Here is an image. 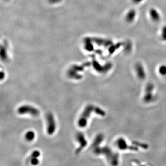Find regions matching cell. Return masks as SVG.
Listing matches in <instances>:
<instances>
[{
  "instance_id": "6da1fadb",
  "label": "cell",
  "mask_w": 166,
  "mask_h": 166,
  "mask_svg": "<svg viewBox=\"0 0 166 166\" xmlns=\"http://www.w3.org/2000/svg\"><path fill=\"white\" fill-rule=\"evenodd\" d=\"M96 108L93 105H89L85 108L78 120V126L81 128L85 127L87 125L88 119L93 111L96 112Z\"/></svg>"
},
{
  "instance_id": "9a60e30c",
  "label": "cell",
  "mask_w": 166,
  "mask_h": 166,
  "mask_svg": "<svg viewBox=\"0 0 166 166\" xmlns=\"http://www.w3.org/2000/svg\"><path fill=\"white\" fill-rule=\"evenodd\" d=\"M4 78V73H3L1 72V79L2 80Z\"/></svg>"
},
{
  "instance_id": "277c9868",
  "label": "cell",
  "mask_w": 166,
  "mask_h": 166,
  "mask_svg": "<svg viewBox=\"0 0 166 166\" xmlns=\"http://www.w3.org/2000/svg\"><path fill=\"white\" fill-rule=\"evenodd\" d=\"M76 138L80 144L79 147L78 148H77L75 151L76 154H78L87 145V142L84 137V135L82 132H79L77 133Z\"/></svg>"
},
{
  "instance_id": "5bb4252c",
  "label": "cell",
  "mask_w": 166,
  "mask_h": 166,
  "mask_svg": "<svg viewBox=\"0 0 166 166\" xmlns=\"http://www.w3.org/2000/svg\"><path fill=\"white\" fill-rule=\"evenodd\" d=\"M143 0H132V2L133 3H135V4H138V3H140L142 2Z\"/></svg>"
},
{
  "instance_id": "5b68a950",
  "label": "cell",
  "mask_w": 166,
  "mask_h": 166,
  "mask_svg": "<svg viewBox=\"0 0 166 166\" xmlns=\"http://www.w3.org/2000/svg\"><path fill=\"white\" fill-rule=\"evenodd\" d=\"M136 16V12L134 9L129 10L126 16V20L128 23H132L134 21Z\"/></svg>"
},
{
  "instance_id": "ba28073f",
  "label": "cell",
  "mask_w": 166,
  "mask_h": 166,
  "mask_svg": "<svg viewBox=\"0 0 166 166\" xmlns=\"http://www.w3.org/2000/svg\"><path fill=\"white\" fill-rule=\"evenodd\" d=\"M102 136L101 135H99L97 136V137L96 138L95 141H94L93 143V146L94 148H95L97 145L100 144V143L102 142Z\"/></svg>"
},
{
  "instance_id": "7c38bea8",
  "label": "cell",
  "mask_w": 166,
  "mask_h": 166,
  "mask_svg": "<svg viewBox=\"0 0 166 166\" xmlns=\"http://www.w3.org/2000/svg\"><path fill=\"white\" fill-rule=\"evenodd\" d=\"M40 153L38 150H35L34 152H32L31 154V157H37L38 158L40 156Z\"/></svg>"
},
{
  "instance_id": "30bf717a",
  "label": "cell",
  "mask_w": 166,
  "mask_h": 166,
  "mask_svg": "<svg viewBox=\"0 0 166 166\" xmlns=\"http://www.w3.org/2000/svg\"><path fill=\"white\" fill-rule=\"evenodd\" d=\"M121 45V43H117V44H115L114 46L112 47V49H110V52H111V53H113L115 50H117L118 49H119V48Z\"/></svg>"
},
{
  "instance_id": "4fadbf2b",
  "label": "cell",
  "mask_w": 166,
  "mask_h": 166,
  "mask_svg": "<svg viewBox=\"0 0 166 166\" xmlns=\"http://www.w3.org/2000/svg\"><path fill=\"white\" fill-rule=\"evenodd\" d=\"M160 71L162 72V73L166 72V67L165 66H162L160 68Z\"/></svg>"
},
{
  "instance_id": "7a4b0ae2",
  "label": "cell",
  "mask_w": 166,
  "mask_h": 166,
  "mask_svg": "<svg viewBox=\"0 0 166 166\" xmlns=\"http://www.w3.org/2000/svg\"><path fill=\"white\" fill-rule=\"evenodd\" d=\"M19 114H30L34 116L39 115L40 112L38 109L30 105H23L18 109Z\"/></svg>"
},
{
  "instance_id": "9c48e42d",
  "label": "cell",
  "mask_w": 166,
  "mask_h": 166,
  "mask_svg": "<svg viewBox=\"0 0 166 166\" xmlns=\"http://www.w3.org/2000/svg\"><path fill=\"white\" fill-rule=\"evenodd\" d=\"M162 39L164 41H166V25L162 28L161 32Z\"/></svg>"
},
{
  "instance_id": "8992f818",
  "label": "cell",
  "mask_w": 166,
  "mask_h": 166,
  "mask_svg": "<svg viewBox=\"0 0 166 166\" xmlns=\"http://www.w3.org/2000/svg\"><path fill=\"white\" fill-rule=\"evenodd\" d=\"M150 15L151 19L154 21L158 22L161 19L160 13L156 9L152 8L150 11Z\"/></svg>"
},
{
  "instance_id": "8fae6325",
  "label": "cell",
  "mask_w": 166,
  "mask_h": 166,
  "mask_svg": "<svg viewBox=\"0 0 166 166\" xmlns=\"http://www.w3.org/2000/svg\"><path fill=\"white\" fill-rule=\"evenodd\" d=\"M31 162L33 165H37L39 163V160L37 157H31Z\"/></svg>"
},
{
  "instance_id": "3957f363",
  "label": "cell",
  "mask_w": 166,
  "mask_h": 166,
  "mask_svg": "<svg viewBox=\"0 0 166 166\" xmlns=\"http://www.w3.org/2000/svg\"><path fill=\"white\" fill-rule=\"evenodd\" d=\"M47 133L49 135H52L56 130V122L53 114L49 113L47 115Z\"/></svg>"
},
{
  "instance_id": "52a82bcc",
  "label": "cell",
  "mask_w": 166,
  "mask_h": 166,
  "mask_svg": "<svg viewBox=\"0 0 166 166\" xmlns=\"http://www.w3.org/2000/svg\"><path fill=\"white\" fill-rule=\"evenodd\" d=\"M35 133L32 131L27 132L25 135V139L28 141H32L35 138Z\"/></svg>"
}]
</instances>
